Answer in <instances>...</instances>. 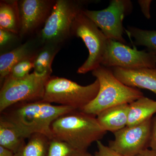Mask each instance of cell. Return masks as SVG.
<instances>
[{
  "label": "cell",
  "mask_w": 156,
  "mask_h": 156,
  "mask_svg": "<svg viewBox=\"0 0 156 156\" xmlns=\"http://www.w3.org/2000/svg\"><path fill=\"white\" fill-rule=\"evenodd\" d=\"M74 110H77L41 100L16 104L2 112L0 118L14 125L26 139L36 133L51 139L53 137L51 128L53 122Z\"/></svg>",
  "instance_id": "1"
},
{
  "label": "cell",
  "mask_w": 156,
  "mask_h": 156,
  "mask_svg": "<svg viewBox=\"0 0 156 156\" xmlns=\"http://www.w3.org/2000/svg\"><path fill=\"white\" fill-rule=\"evenodd\" d=\"M95 116L74 110L58 117L51 125L53 137L82 150L100 140L106 131Z\"/></svg>",
  "instance_id": "2"
},
{
  "label": "cell",
  "mask_w": 156,
  "mask_h": 156,
  "mask_svg": "<svg viewBox=\"0 0 156 156\" xmlns=\"http://www.w3.org/2000/svg\"><path fill=\"white\" fill-rule=\"evenodd\" d=\"M99 81V89L96 97L80 111L98 115L112 107L130 104L144 96L140 90L127 87L119 81L111 69L101 65L92 72Z\"/></svg>",
  "instance_id": "3"
},
{
  "label": "cell",
  "mask_w": 156,
  "mask_h": 156,
  "mask_svg": "<svg viewBox=\"0 0 156 156\" xmlns=\"http://www.w3.org/2000/svg\"><path fill=\"white\" fill-rule=\"evenodd\" d=\"M99 86L97 79L83 86L66 78L51 77L46 84L42 100L81 110L96 97Z\"/></svg>",
  "instance_id": "4"
},
{
  "label": "cell",
  "mask_w": 156,
  "mask_h": 156,
  "mask_svg": "<svg viewBox=\"0 0 156 156\" xmlns=\"http://www.w3.org/2000/svg\"><path fill=\"white\" fill-rule=\"evenodd\" d=\"M86 1L57 0L39 35L43 45H60L71 36L73 23L84 9Z\"/></svg>",
  "instance_id": "5"
},
{
  "label": "cell",
  "mask_w": 156,
  "mask_h": 156,
  "mask_svg": "<svg viewBox=\"0 0 156 156\" xmlns=\"http://www.w3.org/2000/svg\"><path fill=\"white\" fill-rule=\"evenodd\" d=\"M51 73L33 72L20 79L7 78L0 91L1 113L16 104L43 100Z\"/></svg>",
  "instance_id": "6"
},
{
  "label": "cell",
  "mask_w": 156,
  "mask_h": 156,
  "mask_svg": "<svg viewBox=\"0 0 156 156\" xmlns=\"http://www.w3.org/2000/svg\"><path fill=\"white\" fill-rule=\"evenodd\" d=\"M71 35L80 38L89 50L88 58L78 69L77 73L85 74L101 65L108 39L97 25L80 12L73 23Z\"/></svg>",
  "instance_id": "7"
},
{
  "label": "cell",
  "mask_w": 156,
  "mask_h": 156,
  "mask_svg": "<svg viewBox=\"0 0 156 156\" xmlns=\"http://www.w3.org/2000/svg\"><path fill=\"white\" fill-rule=\"evenodd\" d=\"M133 6L129 0H112L106 9L100 11L84 9L82 12L91 20L108 40L126 44L123 37V21L132 12Z\"/></svg>",
  "instance_id": "8"
},
{
  "label": "cell",
  "mask_w": 156,
  "mask_h": 156,
  "mask_svg": "<svg viewBox=\"0 0 156 156\" xmlns=\"http://www.w3.org/2000/svg\"><path fill=\"white\" fill-rule=\"evenodd\" d=\"M101 65L126 69L156 68V56L146 50H138L120 42L108 40Z\"/></svg>",
  "instance_id": "9"
},
{
  "label": "cell",
  "mask_w": 156,
  "mask_h": 156,
  "mask_svg": "<svg viewBox=\"0 0 156 156\" xmlns=\"http://www.w3.org/2000/svg\"><path fill=\"white\" fill-rule=\"evenodd\" d=\"M152 118L136 126H126L114 133L109 147L123 156H134L146 149L151 131Z\"/></svg>",
  "instance_id": "10"
},
{
  "label": "cell",
  "mask_w": 156,
  "mask_h": 156,
  "mask_svg": "<svg viewBox=\"0 0 156 156\" xmlns=\"http://www.w3.org/2000/svg\"><path fill=\"white\" fill-rule=\"evenodd\" d=\"M55 2L51 0L18 1L21 21L19 36L22 38L29 35L44 26Z\"/></svg>",
  "instance_id": "11"
},
{
  "label": "cell",
  "mask_w": 156,
  "mask_h": 156,
  "mask_svg": "<svg viewBox=\"0 0 156 156\" xmlns=\"http://www.w3.org/2000/svg\"><path fill=\"white\" fill-rule=\"evenodd\" d=\"M116 78L127 87L147 89L156 94V68L111 69Z\"/></svg>",
  "instance_id": "12"
},
{
  "label": "cell",
  "mask_w": 156,
  "mask_h": 156,
  "mask_svg": "<svg viewBox=\"0 0 156 156\" xmlns=\"http://www.w3.org/2000/svg\"><path fill=\"white\" fill-rule=\"evenodd\" d=\"M36 42L29 41L14 49L1 54L0 56V82L1 85L9 76L14 66L20 62L34 57L38 50H36Z\"/></svg>",
  "instance_id": "13"
},
{
  "label": "cell",
  "mask_w": 156,
  "mask_h": 156,
  "mask_svg": "<svg viewBox=\"0 0 156 156\" xmlns=\"http://www.w3.org/2000/svg\"><path fill=\"white\" fill-rule=\"evenodd\" d=\"M129 104H124L110 108L98 115L99 125L105 131L112 133L127 126Z\"/></svg>",
  "instance_id": "14"
},
{
  "label": "cell",
  "mask_w": 156,
  "mask_h": 156,
  "mask_svg": "<svg viewBox=\"0 0 156 156\" xmlns=\"http://www.w3.org/2000/svg\"><path fill=\"white\" fill-rule=\"evenodd\" d=\"M156 113V101L144 96L129 104L127 126H136L152 118Z\"/></svg>",
  "instance_id": "15"
},
{
  "label": "cell",
  "mask_w": 156,
  "mask_h": 156,
  "mask_svg": "<svg viewBox=\"0 0 156 156\" xmlns=\"http://www.w3.org/2000/svg\"><path fill=\"white\" fill-rule=\"evenodd\" d=\"M21 26L20 12L17 1H1L0 29L19 36Z\"/></svg>",
  "instance_id": "16"
},
{
  "label": "cell",
  "mask_w": 156,
  "mask_h": 156,
  "mask_svg": "<svg viewBox=\"0 0 156 156\" xmlns=\"http://www.w3.org/2000/svg\"><path fill=\"white\" fill-rule=\"evenodd\" d=\"M26 138L11 123L0 118V146L14 154L26 143Z\"/></svg>",
  "instance_id": "17"
},
{
  "label": "cell",
  "mask_w": 156,
  "mask_h": 156,
  "mask_svg": "<svg viewBox=\"0 0 156 156\" xmlns=\"http://www.w3.org/2000/svg\"><path fill=\"white\" fill-rule=\"evenodd\" d=\"M50 140L43 134H32L15 156H48Z\"/></svg>",
  "instance_id": "18"
},
{
  "label": "cell",
  "mask_w": 156,
  "mask_h": 156,
  "mask_svg": "<svg viewBox=\"0 0 156 156\" xmlns=\"http://www.w3.org/2000/svg\"><path fill=\"white\" fill-rule=\"evenodd\" d=\"M58 45L48 44L43 45L37 52L34 62V72L38 74L52 73L53 59L60 50Z\"/></svg>",
  "instance_id": "19"
},
{
  "label": "cell",
  "mask_w": 156,
  "mask_h": 156,
  "mask_svg": "<svg viewBox=\"0 0 156 156\" xmlns=\"http://www.w3.org/2000/svg\"><path fill=\"white\" fill-rule=\"evenodd\" d=\"M129 37L134 39V45L146 47L147 51L156 56V30H145L128 26L125 30Z\"/></svg>",
  "instance_id": "20"
},
{
  "label": "cell",
  "mask_w": 156,
  "mask_h": 156,
  "mask_svg": "<svg viewBox=\"0 0 156 156\" xmlns=\"http://www.w3.org/2000/svg\"><path fill=\"white\" fill-rule=\"evenodd\" d=\"M48 156H93L87 151L74 147L69 144L53 137L50 140Z\"/></svg>",
  "instance_id": "21"
},
{
  "label": "cell",
  "mask_w": 156,
  "mask_h": 156,
  "mask_svg": "<svg viewBox=\"0 0 156 156\" xmlns=\"http://www.w3.org/2000/svg\"><path fill=\"white\" fill-rule=\"evenodd\" d=\"M35 56L23 60L14 66L12 68L10 74L7 78L20 79L29 74L31 70L32 69H34Z\"/></svg>",
  "instance_id": "22"
},
{
  "label": "cell",
  "mask_w": 156,
  "mask_h": 156,
  "mask_svg": "<svg viewBox=\"0 0 156 156\" xmlns=\"http://www.w3.org/2000/svg\"><path fill=\"white\" fill-rule=\"evenodd\" d=\"M96 143L98 151L94 156H123L111 148L104 145L100 140L97 141Z\"/></svg>",
  "instance_id": "23"
},
{
  "label": "cell",
  "mask_w": 156,
  "mask_h": 156,
  "mask_svg": "<svg viewBox=\"0 0 156 156\" xmlns=\"http://www.w3.org/2000/svg\"><path fill=\"white\" fill-rule=\"evenodd\" d=\"M18 35L9 31L0 29V47L1 49L5 48L14 41Z\"/></svg>",
  "instance_id": "24"
},
{
  "label": "cell",
  "mask_w": 156,
  "mask_h": 156,
  "mask_svg": "<svg viewBox=\"0 0 156 156\" xmlns=\"http://www.w3.org/2000/svg\"><path fill=\"white\" fill-rule=\"evenodd\" d=\"M148 145L151 150L156 153V116L152 119L151 131Z\"/></svg>",
  "instance_id": "25"
},
{
  "label": "cell",
  "mask_w": 156,
  "mask_h": 156,
  "mask_svg": "<svg viewBox=\"0 0 156 156\" xmlns=\"http://www.w3.org/2000/svg\"><path fill=\"white\" fill-rule=\"evenodd\" d=\"M141 11L144 17L148 19H150V6L152 1L151 0H139L137 1Z\"/></svg>",
  "instance_id": "26"
},
{
  "label": "cell",
  "mask_w": 156,
  "mask_h": 156,
  "mask_svg": "<svg viewBox=\"0 0 156 156\" xmlns=\"http://www.w3.org/2000/svg\"><path fill=\"white\" fill-rule=\"evenodd\" d=\"M0 156H15L12 151L0 146Z\"/></svg>",
  "instance_id": "27"
},
{
  "label": "cell",
  "mask_w": 156,
  "mask_h": 156,
  "mask_svg": "<svg viewBox=\"0 0 156 156\" xmlns=\"http://www.w3.org/2000/svg\"><path fill=\"white\" fill-rule=\"evenodd\" d=\"M134 156H156V153L151 150L146 148Z\"/></svg>",
  "instance_id": "28"
},
{
  "label": "cell",
  "mask_w": 156,
  "mask_h": 156,
  "mask_svg": "<svg viewBox=\"0 0 156 156\" xmlns=\"http://www.w3.org/2000/svg\"></svg>",
  "instance_id": "29"
}]
</instances>
